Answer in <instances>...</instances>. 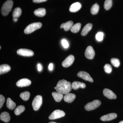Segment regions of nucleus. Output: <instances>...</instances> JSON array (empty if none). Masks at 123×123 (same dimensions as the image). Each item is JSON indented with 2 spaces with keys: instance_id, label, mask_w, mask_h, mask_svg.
<instances>
[{
  "instance_id": "obj_17",
  "label": "nucleus",
  "mask_w": 123,
  "mask_h": 123,
  "mask_svg": "<svg viewBox=\"0 0 123 123\" xmlns=\"http://www.w3.org/2000/svg\"><path fill=\"white\" fill-rule=\"evenodd\" d=\"M34 14L37 17H44L46 14V10L44 8H39L35 10Z\"/></svg>"
},
{
  "instance_id": "obj_10",
  "label": "nucleus",
  "mask_w": 123,
  "mask_h": 123,
  "mask_svg": "<svg viewBox=\"0 0 123 123\" xmlns=\"http://www.w3.org/2000/svg\"><path fill=\"white\" fill-rule=\"evenodd\" d=\"M75 58L73 55H71L67 57L65 60L62 62V66L64 68H68L71 66L74 62Z\"/></svg>"
},
{
  "instance_id": "obj_29",
  "label": "nucleus",
  "mask_w": 123,
  "mask_h": 123,
  "mask_svg": "<svg viewBox=\"0 0 123 123\" xmlns=\"http://www.w3.org/2000/svg\"><path fill=\"white\" fill-rule=\"evenodd\" d=\"M112 5V0H106L104 2V8L106 10L110 9Z\"/></svg>"
},
{
  "instance_id": "obj_28",
  "label": "nucleus",
  "mask_w": 123,
  "mask_h": 123,
  "mask_svg": "<svg viewBox=\"0 0 123 123\" xmlns=\"http://www.w3.org/2000/svg\"><path fill=\"white\" fill-rule=\"evenodd\" d=\"M30 95V92L28 91H25L20 94V97L24 101H26L29 99Z\"/></svg>"
},
{
  "instance_id": "obj_33",
  "label": "nucleus",
  "mask_w": 123,
  "mask_h": 123,
  "mask_svg": "<svg viewBox=\"0 0 123 123\" xmlns=\"http://www.w3.org/2000/svg\"><path fill=\"white\" fill-rule=\"evenodd\" d=\"M62 46L64 47V48H68L69 47V43L65 39H63L62 40Z\"/></svg>"
},
{
  "instance_id": "obj_5",
  "label": "nucleus",
  "mask_w": 123,
  "mask_h": 123,
  "mask_svg": "<svg viewBox=\"0 0 123 123\" xmlns=\"http://www.w3.org/2000/svg\"><path fill=\"white\" fill-rule=\"evenodd\" d=\"M43 103V99L42 96L37 95L33 99L32 102V106L34 111H37L39 109Z\"/></svg>"
},
{
  "instance_id": "obj_12",
  "label": "nucleus",
  "mask_w": 123,
  "mask_h": 123,
  "mask_svg": "<svg viewBox=\"0 0 123 123\" xmlns=\"http://www.w3.org/2000/svg\"><path fill=\"white\" fill-rule=\"evenodd\" d=\"M103 93L104 96L110 99H115L117 98L116 95L112 91L108 89H105L103 90Z\"/></svg>"
},
{
  "instance_id": "obj_3",
  "label": "nucleus",
  "mask_w": 123,
  "mask_h": 123,
  "mask_svg": "<svg viewBox=\"0 0 123 123\" xmlns=\"http://www.w3.org/2000/svg\"><path fill=\"white\" fill-rule=\"evenodd\" d=\"M42 25V23L40 22L34 23L29 24L24 30V33L26 34H31L37 29L41 28Z\"/></svg>"
},
{
  "instance_id": "obj_23",
  "label": "nucleus",
  "mask_w": 123,
  "mask_h": 123,
  "mask_svg": "<svg viewBox=\"0 0 123 123\" xmlns=\"http://www.w3.org/2000/svg\"><path fill=\"white\" fill-rule=\"evenodd\" d=\"M7 107L10 110H13L16 106V104L11 100L10 98H8L7 100Z\"/></svg>"
},
{
  "instance_id": "obj_7",
  "label": "nucleus",
  "mask_w": 123,
  "mask_h": 123,
  "mask_svg": "<svg viewBox=\"0 0 123 123\" xmlns=\"http://www.w3.org/2000/svg\"><path fill=\"white\" fill-rule=\"evenodd\" d=\"M18 55L25 56H31L34 55L33 51L26 49H20L17 51Z\"/></svg>"
},
{
  "instance_id": "obj_32",
  "label": "nucleus",
  "mask_w": 123,
  "mask_h": 123,
  "mask_svg": "<svg viewBox=\"0 0 123 123\" xmlns=\"http://www.w3.org/2000/svg\"><path fill=\"white\" fill-rule=\"evenodd\" d=\"M95 37H96V39L98 41H99V42H101L103 39V33L102 32H98L96 34Z\"/></svg>"
},
{
  "instance_id": "obj_19",
  "label": "nucleus",
  "mask_w": 123,
  "mask_h": 123,
  "mask_svg": "<svg viewBox=\"0 0 123 123\" xmlns=\"http://www.w3.org/2000/svg\"><path fill=\"white\" fill-rule=\"evenodd\" d=\"M0 119L5 123H8L10 120V116L8 112H2L0 115Z\"/></svg>"
},
{
  "instance_id": "obj_40",
  "label": "nucleus",
  "mask_w": 123,
  "mask_h": 123,
  "mask_svg": "<svg viewBox=\"0 0 123 123\" xmlns=\"http://www.w3.org/2000/svg\"><path fill=\"white\" fill-rule=\"evenodd\" d=\"M119 123H123V121H120Z\"/></svg>"
},
{
  "instance_id": "obj_13",
  "label": "nucleus",
  "mask_w": 123,
  "mask_h": 123,
  "mask_svg": "<svg viewBox=\"0 0 123 123\" xmlns=\"http://www.w3.org/2000/svg\"><path fill=\"white\" fill-rule=\"evenodd\" d=\"M117 117V115L116 113H112L105 115L101 117L100 120L103 121H109L115 119Z\"/></svg>"
},
{
  "instance_id": "obj_24",
  "label": "nucleus",
  "mask_w": 123,
  "mask_h": 123,
  "mask_svg": "<svg viewBox=\"0 0 123 123\" xmlns=\"http://www.w3.org/2000/svg\"><path fill=\"white\" fill-rule=\"evenodd\" d=\"M22 13L21 9L19 7L15 8L12 13V17L14 18H18L20 17Z\"/></svg>"
},
{
  "instance_id": "obj_9",
  "label": "nucleus",
  "mask_w": 123,
  "mask_h": 123,
  "mask_svg": "<svg viewBox=\"0 0 123 123\" xmlns=\"http://www.w3.org/2000/svg\"><path fill=\"white\" fill-rule=\"evenodd\" d=\"M77 76L86 81L90 82H93V79L91 77L90 75L86 72H84V71H80L78 73Z\"/></svg>"
},
{
  "instance_id": "obj_31",
  "label": "nucleus",
  "mask_w": 123,
  "mask_h": 123,
  "mask_svg": "<svg viewBox=\"0 0 123 123\" xmlns=\"http://www.w3.org/2000/svg\"><path fill=\"white\" fill-rule=\"evenodd\" d=\"M104 71L106 73L110 74L112 71V67L109 64H106L104 66Z\"/></svg>"
},
{
  "instance_id": "obj_21",
  "label": "nucleus",
  "mask_w": 123,
  "mask_h": 123,
  "mask_svg": "<svg viewBox=\"0 0 123 123\" xmlns=\"http://www.w3.org/2000/svg\"><path fill=\"white\" fill-rule=\"evenodd\" d=\"M11 68L8 65L5 64L1 65L0 66V74H3L5 73L8 72L10 70Z\"/></svg>"
},
{
  "instance_id": "obj_26",
  "label": "nucleus",
  "mask_w": 123,
  "mask_h": 123,
  "mask_svg": "<svg viewBox=\"0 0 123 123\" xmlns=\"http://www.w3.org/2000/svg\"><path fill=\"white\" fill-rule=\"evenodd\" d=\"M99 6L97 4H94L92 6L91 9V12L93 15L97 14L99 10Z\"/></svg>"
},
{
  "instance_id": "obj_35",
  "label": "nucleus",
  "mask_w": 123,
  "mask_h": 123,
  "mask_svg": "<svg viewBox=\"0 0 123 123\" xmlns=\"http://www.w3.org/2000/svg\"><path fill=\"white\" fill-rule=\"evenodd\" d=\"M47 0H33V2L35 3H40V2H44Z\"/></svg>"
},
{
  "instance_id": "obj_14",
  "label": "nucleus",
  "mask_w": 123,
  "mask_h": 123,
  "mask_svg": "<svg viewBox=\"0 0 123 123\" xmlns=\"http://www.w3.org/2000/svg\"><path fill=\"white\" fill-rule=\"evenodd\" d=\"M81 5L79 2H76L73 3L70 6L69 10L72 12H76L80 10L81 8Z\"/></svg>"
},
{
  "instance_id": "obj_16",
  "label": "nucleus",
  "mask_w": 123,
  "mask_h": 123,
  "mask_svg": "<svg viewBox=\"0 0 123 123\" xmlns=\"http://www.w3.org/2000/svg\"><path fill=\"white\" fill-rule=\"evenodd\" d=\"M86 86L85 84L78 81H74L72 84V87L73 89L77 90L79 88H85Z\"/></svg>"
},
{
  "instance_id": "obj_20",
  "label": "nucleus",
  "mask_w": 123,
  "mask_h": 123,
  "mask_svg": "<svg viewBox=\"0 0 123 123\" xmlns=\"http://www.w3.org/2000/svg\"><path fill=\"white\" fill-rule=\"evenodd\" d=\"M92 24L91 23H89L86 24L84 26L82 29L81 32V35L85 36L88 34V32L92 29Z\"/></svg>"
},
{
  "instance_id": "obj_1",
  "label": "nucleus",
  "mask_w": 123,
  "mask_h": 123,
  "mask_svg": "<svg viewBox=\"0 0 123 123\" xmlns=\"http://www.w3.org/2000/svg\"><path fill=\"white\" fill-rule=\"evenodd\" d=\"M56 87L57 92L65 94L69 93L72 88V85L70 82L64 79L59 81Z\"/></svg>"
},
{
  "instance_id": "obj_27",
  "label": "nucleus",
  "mask_w": 123,
  "mask_h": 123,
  "mask_svg": "<svg viewBox=\"0 0 123 123\" xmlns=\"http://www.w3.org/2000/svg\"><path fill=\"white\" fill-rule=\"evenodd\" d=\"M81 26V24L80 23H77L73 26L70 29V30L73 33H77L80 29Z\"/></svg>"
},
{
  "instance_id": "obj_38",
  "label": "nucleus",
  "mask_w": 123,
  "mask_h": 123,
  "mask_svg": "<svg viewBox=\"0 0 123 123\" xmlns=\"http://www.w3.org/2000/svg\"><path fill=\"white\" fill-rule=\"evenodd\" d=\"M18 20V18H13V21L14 22H17Z\"/></svg>"
},
{
  "instance_id": "obj_41",
  "label": "nucleus",
  "mask_w": 123,
  "mask_h": 123,
  "mask_svg": "<svg viewBox=\"0 0 123 123\" xmlns=\"http://www.w3.org/2000/svg\"><path fill=\"white\" fill-rule=\"evenodd\" d=\"M55 89H56V87H55Z\"/></svg>"
},
{
  "instance_id": "obj_8",
  "label": "nucleus",
  "mask_w": 123,
  "mask_h": 123,
  "mask_svg": "<svg viewBox=\"0 0 123 123\" xmlns=\"http://www.w3.org/2000/svg\"><path fill=\"white\" fill-rule=\"evenodd\" d=\"M85 54L86 58L91 60L94 57L95 53L92 47L91 46H88L86 49Z\"/></svg>"
},
{
  "instance_id": "obj_6",
  "label": "nucleus",
  "mask_w": 123,
  "mask_h": 123,
  "mask_svg": "<svg viewBox=\"0 0 123 123\" xmlns=\"http://www.w3.org/2000/svg\"><path fill=\"white\" fill-rule=\"evenodd\" d=\"M65 115V113L63 111L60 110H55L50 115L49 118L50 120L56 119L63 117Z\"/></svg>"
},
{
  "instance_id": "obj_34",
  "label": "nucleus",
  "mask_w": 123,
  "mask_h": 123,
  "mask_svg": "<svg viewBox=\"0 0 123 123\" xmlns=\"http://www.w3.org/2000/svg\"><path fill=\"white\" fill-rule=\"evenodd\" d=\"M5 98L2 95H0V108H1L4 103Z\"/></svg>"
},
{
  "instance_id": "obj_22",
  "label": "nucleus",
  "mask_w": 123,
  "mask_h": 123,
  "mask_svg": "<svg viewBox=\"0 0 123 123\" xmlns=\"http://www.w3.org/2000/svg\"><path fill=\"white\" fill-rule=\"evenodd\" d=\"M52 94L55 101L57 102H60L63 98V94L58 92H52Z\"/></svg>"
},
{
  "instance_id": "obj_11",
  "label": "nucleus",
  "mask_w": 123,
  "mask_h": 123,
  "mask_svg": "<svg viewBox=\"0 0 123 123\" xmlns=\"http://www.w3.org/2000/svg\"><path fill=\"white\" fill-rule=\"evenodd\" d=\"M31 84V81L29 79L23 78L20 79L16 83V85L19 87H23L30 86Z\"/></svg>"
},
{
  "instance_id": "obj_4",
  "label": "nucleus",
  "mask_w": 123,
  "mask_h": 123,
  "mask_svg": "<svg viewBox=\"0 0 123 123\" xmlns=\"http://www.w3.org/2000/svg\"><path fill=\"white\" fill-rule=\"evenodd\" d=\"M101 101L99 100L94 101L87 103L85 106V108L86 111H91L93 110L98 107L101 105Z\"/></svg>"
},
{
  "instance_id": "obj_15",
  "label": "nucleus",
  "mask_w": 123,
  "mask_h": 123,
  "mask_svg": "<svg viewBox=\"0 0 123 123\" xmlns=\"http://www.w3.org/2000/svg\"><path fill=\"white\" fill-rule=\"evenodd\" d=\"M76 95L74 94L68 93L65 95L64 97V100L66 102L70 103L74 101Z\"/></svg>"
},
{
  "instance_id": "obj_39",
  "label": "nucleus",
  "mask_w": 123,
  "mask_h": 123,
  "mask_svg": "<svg viewBox=\"0 0 123 123\" xmlns=\"http://www.w3.org/2000/svg\"><path fill=\"white\" fill-rule=\"evenodd\" d=\"M49 123H56V122H49Z\"/></svg>"
},
{
  "instance_id": "obj_37",
  "label": "nucleus",
  "mask_w": 123,
  "mask_h": 123,
  "mask_svg": "<svg viewBox=\"0 0 123 123\" xmlns=\"http://www.w3.org/2000/svg\"><path fill=\"white\" fill-rule=\"evenodd\" d=\"M38 70L39 71H41L42 70V66L40 63H38L37 65Z\"/></svg>"
},
{
  "instance_id": "obj_36",
  "label": "nucleus",
  "mask_w": 123,
  "mask_h": 123,
  "mask_svg": "<svg viewBox=\"0 0 123 123\" xmlns=\"http://www.w3.org/2000/svg\"><path fill=\"white\" fill-rule=\"evenodd\" d=\"M49 69L50 70H52L53 69V64L52 63H50L49 65Z\"/></svg>"
},
{
  "instance_id": "obj_25",
  "label": "nucleus",
  "mask_w": 123,
  "mask_h": 123,
  "mask_svg": "<svg viewBox=\"0 0 123 123\" xmlns=\"http://www.w3.org/2000/svg\"><path fill=\"white\" fill-rule=\"evenodd\" d=\"M25 108L24 106L19 105L14 110V114L16 115H19L25 111Z\"/></svg>"
},
{
  "instance_id": "obj_18",
  "label": "nucleus",
  "mask_w": 123,
  "mask_h": 123,
  "mask_svg": "<svg viewBox=\"0 0 123 123\" xmlns=\"http://www.w3.org/2000/svg\"><path fill=\"white\" fill-rule=\"evenodd\" d=\"M73 22L72 21H69L65 23H63L61 25L60 28H63L64 31H68L71 29L73 25Z\"/></svg>"
},
{
  "instance_id": "obj_30",
  "label": "nucleus",
  "mask_w": 123,
  "mask_h": 123,
  "mask_svg": "<svg viewBox=\"0 0 123 123\" xmlns=\"http://www.w3.org/2000/svg\"><path fill=\"white\" fill-rule=\"evenodd\" d=\"M111 63L112 65L118 68L120 65V62L119 60L117 58H113L111 59Z\"/></svg>"
},
{
  "instance_id": "obj_2",
  "label": "nucleus",
  "mask_w": 123,
  "mask_h": 123,
  "mask_svg": "<svg viewBox=\"0 0 123 123\" xmlns=\"http://www.w3.org/2000/svg\"><path fill=\"white\" fill-rule=\"evenodd\" d=\"M13 6V1L8 0L3 4L1 8V13L4 16H7L12 10Z\"/></svg>"
}]
</instances>
